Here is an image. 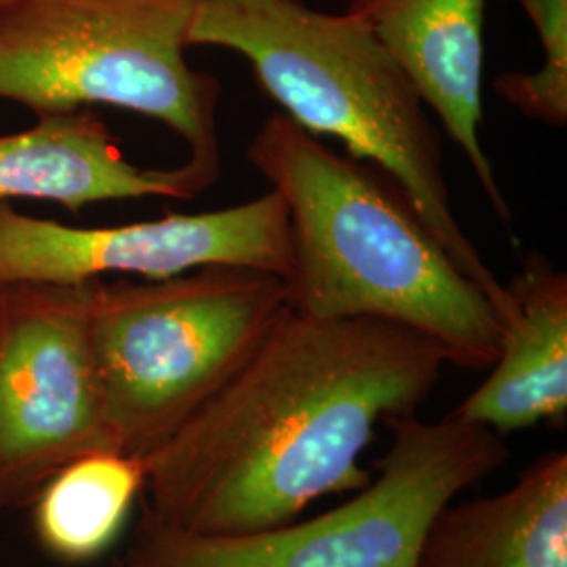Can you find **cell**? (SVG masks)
<instances>
[{
    "instance_id": "obj_1",
    "label": "cell",
    "mask_w": 567,
    "mask_h": 567,
    "mask_svg": "<svg viewBox=\"0 0 567 567\" xmlns=\"http://www.w3.org/2000/svg\"><path fill=\"white\" fill-rule=\"evenodd\" d=\"M446 353L381 320H322L292 307L248 362L143 458V517L203 536L297 522L328 494L372 480L360 456L386 419L414 414Z\"/></svg>"
},
{
    "instance_id": "obj_2",
    "label": "cell",
    "mask_w": 567,
    "mask_h": 567,
    "mask_svg": "<svg viewBox=\"0 0 567 567\" xmlns=\"http://www.w3.org/2000/svg\"><path fill=\"white\" fill-rule=\"evenodd\" d=\"M288 213V301L322 320H381L425 334L447 364L487 370L503 324L421 221L400 185L341 156L280 112L246 152Z\"/></svg>"
},
{
    "instance_id": "obj_3",
    "label": "cell",
    "mask_w": 567,
    "mask_h": 567,
    "mask_svg": "<svg viewBox=\"0 0 567 567\" xmlns=\"http://www.w3.org/2000/svg\"><path fill=\"white\" fill-rule=\"evenodd\" d=\"M189 44L240 53L284 116L316 137L341 140L353 161L398 183L447 257L503 320L505 284L454 215L440 133L416 86L364 21L351 11L322 13L301 0H200Z\"/></svg>"
},
{
    "instance_id": "obj_4",
    "label": "cell",
    "mask_w": 567,
    "mask_h": 567,
    "mask_svg": "<svg viewBox=\"0 0 567 567\" xmlns=\"http://www.w3.org/2000/svg\"><path fill=\"white\" fill-rule=\"evenodd\" d=\"M290 309L286 280L213 265L156 282H93L91 339L116 447L145 458L203 408Z\"/></svg>"
},
{
    "instance_id": "obj_5",
    "label": "cell",
    "mask_w": 567,
    "mask_h": 567,
    "mask_svg": "<svg viewBox=\"0 0 567 567\" xmlns=\"http://www.w3.org/2000/svg\"><path fill=\"white\" fill-rule=\"evenodd\" d=\"M200 0H13L0 7V100L37 116L112 105L163 122L187 163L221 175V82L189 68Z\"/></svg>"
},
{
    "instance_id": "obj_6",
    "label": "cell",
    "mask_w": 567,
    "mask_h": 567,
    "mask_svg": "<svg viewBox=\"0 0 567 567\" xmlns=\"http://www.w3.org/2000/svg\"><path fill=\"white\" fill-rule=\"evenodd\" d=\"M393 442L358 494L313 519L203 536L142 517L122 567H414L431 519L507 463L505 437L447 414L386 419Z\"/></svg>"
},
{
    "instance_id": "obj_7",
    "label": "cell",
    "mask_w": 567,
    "mask_h": 567,
    "mask_svg": "<svg viewBox=\"0 0 567 567\" xmlns=\"http://www.w3.org/2000/svg\"><path fill=\"white\" fill-rule=\"evenodd\" d=\"M91 290L0 284V511L34 501L74 458L118 450L91 339Z\"/></svg>"
},
{
    "instance_id": "obj_8",
    "label": "cell",
    "mask_w": 567,
    "mask_h": 567,
    "mask_svg": "<svg viewBox=\"0 0 567 567\" xmlns=\"http://www.w3.org/2000/svg\"><path fill=\"white\" fill-rule=\"evenodd\" d=\"M213 265L290 276L288 213L274 189L210 213L110 227L34 219L0 203V284L81 286L105 276L156 282Z\"/></svg>"
},
{
    "instance_id": "obj_9",
    "label": "cell",
    "mask_w": 567,
    "mask_h": 567,
    "mask_svg": "<svg viewBox=\"0 0 567 567\" xmlns=\"http://www.w3.org/2000/svg\"><path fill=\"white\" fill-rule=\"evenodd\" d=\"M486 0H351L349 9L416 86L461 147L494 213L511 224L482 140Z\"/></svg>"
},
{
    "instance_id": "obj_10",
    "label": "cell",
    "mask_w": 567,
    "mask_h": 567,
    "mask_svg": "<svg viewBox=\"0 0 567 567\" xmlns=\"http://www.w3.org/2000/svg\"><path fill=\"white\" fill-rule=\"evenodd\" d=\"M213 182L189 163L143 168L93 112L39 116L30 128L0 137V203H58L79 215L86 204L137 198L192 200Z\"/></svg>"
},
{
    "instance_id": "obj_11",
    "label": "cell",
    "mask_w": 567,
    "mask_h": 567,
    "mask_svg": "<svg viewBox=\"0 0 567 567\" xmlns=\"http://www.w3.org/2000/svg\"><path fill=\"white\" fill-rule=\"evenodd\" d=\"M508 311L492 372L452 414L505 437L567 414V276L543 255H527L505 284Z\"/></svg>"
},
{
    "instance_id": "obj_12",
    "label": "cell",
    "mask_w": 567,
    "mask_h": 567,
    "mask_svg": "<svg viewBox=\"0 0 567 567\" xmlns=\"http://www.w3.org/2000/svg\"><path fill=\"white\" fill-rule=\"evenodd\" d=\"M414 567H567L566 450L538 456L501 494L447 503Z\"/></svg>"
},
{
    "instance_id": "obj_13",
    "label": "cell",
    "mask_w": 567,
    "mask_h": 567,
    "mask_svg": "<svg viewBox=\"0 0 567 567\" xmlns=\"http://www.w3.org/2000/svg\"><path fill=\"white\" fill-rule=\"evenodd\" d=\"M143 484L142 458L118 450L91 452L61 466L34 498L42 547L65 561L102 555L118 538Z\"/></svg>"
},
{
    "instance_id": "obj_14",
    "label": "cell",
    "mask_w": 567,
    "mask_h": 567,
    "mask_svg": "<svg viewBox=\"0 0 567 567\" xmlns=\"http://www.w3.org/2000/svg\"><path fill=\"white\" fill-rule=\"evenodd\" d=\"M545 49L540 70L507 72L494 81L496 93L527 118L564 128L567 124V0H517Z\"/></svg>"
},
{
    "instance_id": "obj_15",
    "label": "cell",
    "mask_w": 567,
    "mask_h": 567,
    "mask_svg": "<svg viewBox=\"0 0 567 567\" xmlns=\"http://www.w3.org/2000/svg\"><path fill=\"white\" fill-rule=\"evenodd\" d=\"M110 567H122V559H118V561H114V564H112V566Z\"/></svg>"
},
{
    "instance_id": "obj_16",
    "label": "cell",
    "mask_w": 567,
    "mask_h": 567,
    "mask_svg": "<svg viewBox=\"0 0 567 567\" xmlns=\"http://www.w3.org/2000/svg\"><path fill=\"white\" fill-rule=\"evenodd\" d=\"M9 2H13V0H0V7H4V4H9Z\"/></svg>"
}]
</instances>
